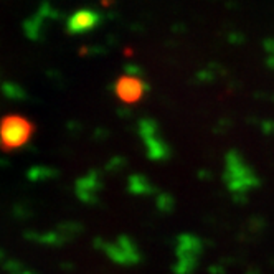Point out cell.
<instances>
[{
  "label": "cell",
  "instance_id": "2",
  "mask_svg": "<svg viewBox=\"0 0 274 274\" xmlns=\"http://www.w3.org/2000/svg\"><path fill=\"white\" fill-rule=\"evenodd\" d=\"M118 94L124 101H136L139 98V83L132 78H122L118 83Z\"/></svg>",
  "mask_w": 274,
  "mask_h": 274
},
{
  "label": "cell",
  "instance_id": "4",
  "mask_svg": "<svg viewBox=\"0 0 274 274\" xmlns=\"http://www.w3.org/2000/svg\"><path fill=\"white\" fill-rule=\"evenodd\" d=\"M5 268H7V271H10L14 274L22 273V271H18V269H22V266H20V263H17V261H9V263L5 264Z\"/></svg>",
  "mask_w": 274,
  "mask_h": 274
},
{
  "label": "cell",
  "instance_id": "3",
  "mask_svg": "<svg viewBox=\"0 0 274 274\" xmlns=\"http://www.w3.org/2000/svg\"><path fill=\"white\" fill-rule=\"evenodd\" d=\"M86 20H92V17L88 12H79L78 15H75L70 22V30L71 31H81L84 28L88 27V22Z\"/></svg>",
  "mask_w": 274,
  "mask_h": 274
},
{
  "label": "cell",
  "instance_id": "1",
  "mask_svg": "<svg viewBox=\"0 0 274 274\" xmlns=\"http://www.w3.org/2000/svg\"><path fill=\"white\" fill-rule=\"evenodd\" d=\"M33 134V124L23 116L9 114L0 121V146L3 151H14L30 140Z\"/></svg>",
  "mask_w": 274,
  "mask_h": 274
},
{
  "label": "cell",
  "instance_id": "5",
  "mask_svg": "<svg viewBox=\"0 0 274 274\" xmlns=\"http://www.w3.org/2000/svg\"><path fill=\"white\" fill-rule=\"evenodd\" d=\"M0 258H2V255H0Z\"/></svg>",
  "mask_w": 274,
  "mask_h": 274
}]
</instances>
